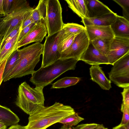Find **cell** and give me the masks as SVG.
<instances>
[{
    "mask_svg": "<svg viewBox=\"0 0 129 129\" xmlns=\"http://www.w3.org/2000/svg\"><path fill=\"white\" fill-rule=\"evenodd\" d=\"M7 127L4 123L0 122V129H6Z\"/></svg>",
    "mask_w": 129,
    "mask_h": 129,
    "instance_id": "cell-42",
    "label": "cell"
},
{
    "mask_svg": "<svg viewBox=\"0 0 129 129\" xmlns=\"http://www.w3.org/2000/svg\"><path fill=\"white\" fill-rule=\"evenodd\" d=\"M47 33V29L44 21L42 19L39 20L27 34L18 43V48L32 42H41Z\"/></svg>",
    "mask_w": 129,
    "mask_h": 129,
    "instance_id": "cell-11",
    "label": "cell"
},
{
    "mask_svg": "<svg viewBox=\"0 0 129 129\" xmlns=\"http://www.w3.org/2000/svg\"><path fill=\"white\" fill-rule=\"evenodd\" d=\"M121 111L123 114L121 121L120 124L124 125L129 122V107L122 103Z\"/></svg>",
    "mask_w": 129,
    "mask_h": 129,
    "instance_id": "cell-31",
    "label": "cell"
},
{
    "mask_svg": "<svg viewBox=\"0 0 129 129\" xmlns=\"http://www.w3.org/2000/svg\"><path fill=\"white\" fill-rule=\"evenodd\" d=\"M36 23L35 22H33L21 29L18 38V42L27 34Z\"/></svg>",
    "mask_w": 129,
    "mask_h": 129,
    "instance_id": "cell-34",
    "label": "cell"
},
{
    "mask_svg": "<svg viewBox=\"0 0 129 129\" xmlns=\"http://www.w3.org/2000/svg\"><path fill=\"white\" fill-rule=\"evenodd\" d=\"M43 88H32L26 82L19 86L15 103L29 115L44 106V97Z\"/></svg>",
    "mask_w": 129,
    "mask_h": 129,
    "instance_id": "cell-4",
    "label": "cell"
},
{
    "mask_svg": "<svg viewBox=\"0 0 129 129\" xmlns=\"http://www.w3.org/2000/svg\"><path fill=\"white\" fill-rule=\"evenodd\" d=\"M32 8L26 0H19L12 11L0 19L1 44L17 26L22 22L25 15Z\"/></svg>",
    "mask_w": 129,
    "mask_h": 129,
    "instance_id": "cell-5",
    "label": "cell"
},
{
    "mask_svg": "<svg viewBox=\"0 0 129 129\" xmlns=\"http://www.w3.org/2000/svg\"><path fill=\"white\" fill-rule=\"evenodd\" d=\"M89 70L91 79L102 89L109 90L111 88V81L106 77L99 65H92Z\"/></svg>",
    "mask_w": 129,
    "mask_h": 129,
    "instance_id": "cell-16",
    "label": "cell"
},
{
    "mask_svg": "<svg viewBox=\"0 0 129 129\" xmlns=\"http://www.w3.org/2000/svg\"><path fill=\"white\" fill-rule=\"evenodd\" d=\"M79 60L83 61L92 65L109 64L107 57L96 49L90 42L87 49L80 57Z\"/></svg>",
    "mask_w": 129,
    "mask_h": 129,
    "instance_id": "cell-12",
    "label": "cell"
},
{
    "mask_svg": "<svg viewBox=\"0 0 129 129\" xmlns=\"http://www.w3.org/2000/svg\"><path fill=\"white\" fill-rule=\"evenodd\" d=\"M46 13L45 25L48 33L50 36L59 32L62 29L63 23L62 9L58 0H45Z\"/></svg>",
    "mask_w": 129,
    "mask_h": 129,
    "instance_id": "cell-6",
    "label": "cell"
},
{
    "mask_svg": "<svg viewBox=\"0 0 129 129\" xmlns=\"http://www.w3.org/2000/svg\"><path fill=\"white\" fill-rule=\"evenodd\" d=\"M121 93L122 96V103L129 107V86L124 88Z\"/></svg>",
    "mask_w": 129,
    "mask_h": 129,
    "instance_id": "cell-33",
    "label": "cell"
},
{
    "mask_svg": "<svg viewBox=\"0 0 129 129\" xmlns=\"http://www.w3.org/2000/svg\"><path fill=\"white\" fill-rule=\"evenodd\" d=\"M3 0H0V13L4 15L3 8Z\"/></svg>",
    "mask_w": 129,
    "mask_h": 129,
    "instance_id": "cell-39",
    "label": "cell"
},
{
    "mask_svg": "<svg viewBox=\"0 0 129 129\" xmlns=\"http://www.w3.org/2000/svg\"><path fill=\"white\" fill-rule=\"evenodd\" d=\"M0 44H1V41H0Z\"/></svg>",
    "mask_w": 129,
    "mask_h": 129,
    "instance_id": "cell-46",
    "label": "cell"
},
{
    "mask_svg": "<svg viewBox=\"0 0 129 129\" xmlns=\"http://www.w3.org/2000/svg\"><path fill=\"white\" fill-rule=\"evenodd\" d=\"M8 129H25L24 126L17 124L11 126Z\"/></svg>",
    "mask_w": 129,
    "mask_h": 129,
    "instance_id": "cell-38",
    "label": "cell"
},
{
    "mask_svg": "<svg viewBox=\"0 0 129 129\" xmlns=\"http://www.w3.org/2000/svg\"><path fill=\"white\" fill-rule=\"evenodd\" d=\"M89 18L100 17L113 12L108 7L98 0H86Z\"/></svg>",
    "mask_w": 129,
    "mask_h": 129,
    "instance_id": "cell-15",
    "label": "cell"
},
{
    "mask_svg": "<svg viewBox=\"0 0 129 129\" xmlns=\"http://www.w3.org/2000/svg\"><path fill=\"white\" fill-rule=\"evenodd\" d=\"M43 46V44L37 42L19 49V61L3 80L5 82L12 78L31 74L35 71L34 68L40 60Z\"/></svg>",
    "mask_w": 129,
    "mask_h": 129,
    "instance_id": "cell-2",
    "label": "cell"
},
{
    "mask_svg": "<svg viewBox=\"0 0 129 129\" xmlns=\"http://www.w3.org/2000/svg\"><path fill=\"white\" fill-rule=\"evenodd\" d=\"M81 78L75 77H66L58 80L52 84L51 88H65L76 85L81 80Z\"/></svg>",
    "mask_w": 129,
    "mask_h": 129,
    "instance_id": "cell-24",
    "label": "cell"
},
{
    "mask_svg": "<svg viewBox=\"0 0 129 129\" xmlns=\"http://www.w3.org/2000/svg\"><path fill=\"white\" fill-rule=\"evenodd\" d=\"M108 74L110 80L118 87L129 86V52L114 63Z\"/></svg>",
    "mask_w": 129,
    "mask_h": 129,
    "instance_id": "cell-7",
    "label": "cell"
},
{
    "mask_svg": "<svg viewBox=\"0 0 129 129\" xmlns=\"http://www.w3.org/2000/svg\"><path fill=\"white\" fill-rule=\"evenodd\" d=\"M122 8L123 17L129 21V0H113Z\"/></svg>",
    "mask_w": 129,
    "mask_h": 129,
    "instance_id": "cell-27",
    "label": "cell"
},
{
    "mask_svg": "<svg viewBox=\"0 0 129 129\" xmlns=\"http://www.w3.org/2000/svg\"><path fill=\"white\" fill-rule=\"evenodd\" d=\"M8 58L0 62V85L3 81V76L5 66Z\"/></svg>",
    "mask_w": 129,
    "mask_h": 129,
    "instance_id": "cell-36",
    "label": "cell"
},
{
    "mask_svg": "<svg viewBox=\"0 0 129 129\" xmlns=\"http://www.w3.org/2000/svg\"><path fill=\"white\" fill-rule=\"evenodd\" d=\"M69 129H72L71 127H69Z\"/></svg>",
    "mask_w": 129,
    "mask_h": 129,
    "instance_id": "cell-45",
    "label": "cell"
},
{
    "mask_svg": "<svg viewBox=\"0 0 129 129\" xmlns=\"http://www.w3.org/2000/svg\"><path fill=\"white\" fill-rule=\"evenodd\" d=\"M79 60L70 58L59 59L44 67L35 71L31 75L30 81L36 87L43 88L56 78L69 70H75Z\"/></svg>",
    "mask_w": 129,
    "mask_h": 129,
    "instance_id": "cell-3",
    "label": "cell"
},
{
    "mask_svg": "<svg viewBox=\"0 0 129 129\" xmlns=\"http://www.w3.org/2000/svg\"><path fill=\"white\" fill-rule=\"evenodd\" d=\"M112 129H126L124 125L119 124L118 126L113 127Z\"/></svg>",
    "mask_w": 129,
    "mask_h": 129,
    "instance_id": "cell-40",
    "label": "cell"
},
{
    "mask_svg": "<svg viewBox=\"0 0 129 129\" xmlns=\"http://www.w3.org/2000/svg\"><path fill=\"white\" fill-rule=\"evenodd\" d=\"M21 29L15 36L6 43L0 51V62L6 58H8L13 52L18 49L17 44Z\"/></svg>",
    "mask_w": 129,
    "mask_h": 129,
    "instance_id": "cell-21",
    "label": "cell"
},
{
    "mask_svg": "<svg viewBox=\"0 0 129 129\" xmlns=\"http://www.w3.org/2000/svg\"><path fill=\"white\" fill-rule=\"evenodd\" d=\"M85 27L90 42L96 39H112L115 37L110 26L91 25Z\"/></svg>",
    "mask_w": 129,
    "mask_h": 129,
    "instance_id": "cell-13",
    "label": "cell"
},
{
    "mask_svg": "<svg viewBox=\"0 0 129 129\" xmlns=\"http://www.w3.org/2000/svg\"><path fill=\"white\" fill-rule=\"evenodd\" d=\"M15 2V0H3V8L4 16L13 10Z\"/></svg>",
    "mask_w": 129,
    "mask_h": 129,
    "instance_id": "cell-30",
    "label": "cell"
},
{
    "mask_svg": "<svg viewBox=\"0 0 129 129\" xmlns=\"http://www.w3.org/2000/svg\"><path fill=\"white\" fill-rule=\"evenodd\" d=\"M36 8L38 10L41 19L45 23L46 13V6L45 0H40Z\"/></svg>",
    "mask_w": 129,
    "mask_h": 129,
    "instance_id": "cell-29",
    "label": "cell"
},
{
    "mask_svg": "<svg viewBox=\"0 0 129 129\" xmlns=\"http://www.w3.org/2000/svg\"><path fill=\"white\" fill-rule=\"evenodd\" d=\"M129 52V38L114 37L106 56L109 63H114Z\"/></svg>",
    "mask_w": 129,
    "mask_h": 129,
    "instance_id": "cell-10",
    "label": "cell"
},
{
    "mask_svg": "<svg viewBox=\"0 0 129 129\" xmlns=\"http://www.w3.org/2000/svg\"><path fill=\"white\" fill-rule=\"evenodd\" d=\"M20 57L19 49L15 50L8 59L6 63L3 76V79L18 64Z\"/></svg>",
    "mask_w": 129,
    "mask_h": 129,
    "instance_id": "cell-22",
    "label": "cell"
},
{
    "mask_svg": "<svg viewBox=\"0 0 129 129\" xmlns=\"http://www.w3.org/2000/svg\"><path fill=\"white\" fill-rule=\"evenodd\" d=\"M113 39H98L90 42L99 52L106 56Z\"/></svg>",
    "mask_w": 129,
    "mask_h": 129,
    "instance_id": "cell-23",
    "label": "cell"
},
{
    "mask_svg": "<svg viewBox=\"0 0 129 129\" xmlns=\"http://www.w3.org/2000/svg\"><path fill=\"white\" fill-rule=\"evenodd\" d=\"M75 113L71 106L58 102L49 106H44L29 116L24 129H46Z\"/></svg>",
    "mask_w": 129,
    "mask_h": 129,
    "instance_id": "cell-1",
    "label": "cell"
},
{
    "mask_svg": "<svg viewBox=\"0 0 129 129\" xmlns=\"http://www.w3.org/2000/svg\"><path fill=\"white\" fill-rule=\"evenodd\" d=\"M117 15L113 12L99 17L82 19L81 22L85 26L91 25L110 26Z\"/></svg>",
    "mask_w": 129,
    "mask_h": 129,
    "instance_id": "cell-17",
    "label": "cell"
},
{
    "mask_svg": "<svg viewBox=\"0 0 129 129\" xmlns=\"http://www.w3.org/2000/svg\"><path fill=\"white\" fill-rule=\"evenodd\" d=\"M69 7L82 19L89 18L86 0H66Z\"/></svg>",
    "mask_w": 129,
    "mask_h": 129,
    "instance_id": "cell-19",
    "label": "cell"
},
{
    "mask_svg": "<svg viewBox=\"0 0 129 129\" xmlns=\"http://www.w3.org/2000/svg\"><path fill=\"white\" fill-rule=\"evenodd\" d=\"M90 41L85 29L76 35L70 46L61 53L60 59H79L88 48Z\"/></svg>",
    "mask_w": 129,
    "mask_h": 129,
    "instance_id": "cell-8",
    "label": "cell"
},
{
    "mask_svg": "<svg viewBox=\"0 0 129 129\" xmlns=\"http://www.w3.org/2000/svg\"><path fill=\"white\" fill-rule=\"evenodd\" d=\"M114 37L129 38V21L118 15L110 26Z\"/></svg>",
    "mask_w": 129,
    "mask_h": 129,
    "instance_id": "cell-14",
    "label": "cell"
},
{
    "mask_svg": "<svg viewBox=\"0 0 129 129\" xmlns=\"http://www.w3.org/2000/svg\"><path fill=\"white\" fill-rule=\"evenodd\" d=\"M69 127H68L63 125L62 126L61 128L60 129H69Z\"/></svg>",
    "mask_w": 129,
    "mask_h": 129,
    "instance_id": "cell-43",
    "label": "cell"
},
{
    "mask_svg": "<svg viewBox=\"0 0 129 129\" xmlns=\"http://www.w3.org/2000/svg\"><path fill=\"white\" fill-rule=\"evenodd\" d=\"M19 120L18 116L9 109L0 105V122L8 126L17 124Z\"/></svg>",
    "mask_w": 129,
    "mask_h": 129,
    "instance_id": "cell-20",
    "label": "cell"
},
{
    "mask_svg": "<svg viewBox=\"0 0 129 129\" xmlns=\"http://www.w3.org/2000/svg\"><path fill=\"white\" fill-rule=\"evenodd\" d=\"M76 35L70 33H66L62 29L58 33L57 45L58 50L61 54L67 49L73 43Z\"/></svg>",
    "mask_w": 129,
    "mask_h": 129,
    "instance_id": "cell-18",
    "label": "cell"
},
{
    "mask_svg": "<svg viewBox=\"0 0 129 129\" xmlns=\"http://www.w3.org/2000/svg\"><path fill=\"white\" fill-rule=\"evenodd\" d=\"M22 22L17 26L7 37L0 45V51L6 43L15 36L21 29Z\"/></svg>",
    "mask_w": 129,
    "mask_h": 129,
    "instance_id": "cell-28",
    "label": "cell"
},
{
    "mask_svg": "<svg viewBox=\"0 0 129 129\" xmlns=\"http://www.w3.org/2000/svg\"><path fill=\"white\" fill-rule=\"evenodd\" d=\"M33 9V8L28 11L24 16L22 22L21 29L31 23L34 22L32 16V13Z\"/></svg>",
    "mask_w": 129,
    "mask_h": 129,
    "instance_id": "cell-32",
    "label": "cell"
},
{
    "mask_svg": "<svg viewBox=\"0 0 129 129\" xmlns=\"http://www.w3.org/2000/svg\"><path fill=\"white\" fill-rule=\"evenodd\" d=\"M93 129H108L105 127L102 124H98L97 126Z\"/></svg>",
    "mask_w": 129,
    "mask_h": 129,
    "instance_id": "cell-41",
    "label": "cell"
},
{
    "mask_svg": "<svg viewBox=\"0 0 129 129\" xmlns=\"http://www.w3.org/2000/svg\"><path fill=\"white\" fill-rule=\"evenodd\" d=\"M58 33L46 37L43 44L41 67H45L60 59L61 54L58 50L57 43Z\"/></svg>",
    "mask_w": 129,
    "mask_h": 129,
    "instance_id": "cell-9",
    "label": "cell"
},
{
    "mask_svg": "<svg viewBox=\"0 0 129 129\" xmlns=\"http://www.w3.org/2000/svg\"><path fill=\"white\" fill-rule=\"evenodd\" d=\"M98 125V124L95 123L81 124L75 127H73L72 129H93Z\"/></svg>",
    "mask_w": 129,
    "mask_h": 129,
    "instance_id": "cell-35",
    "label": "cell"
},
{
    "mask_svg": "<svg viewBox=\"0 0 129 129\" xmlns=\"http://www.w3.org/2000/svg\"><path fill=\"white\" fill-rule=\"evenodd\" d=\"M62 29L65 33H70L76 35L85 29V26L74 23L64 24Z\"/></svg>",
    "mask_w": 129,
    "mask_h": 129,
    "instance_id": "cell-26",
    "label": "cell"
},
{
    "mask_svg": "<svg viewBox=\"0 0 129 129\" xmlns=\"http://www.w3.org/2000/svg\"><path fill=\"white\" fill-rule=\"evenodd\" d=\"M4 15L0 13V19H1L2 17L4 16Z\"/></svg>",
    "mask_w": 129,
    "mask_h": 129,
    "instance_id": "cell-44",
    "label": "cell"
},
{
    "mask_svg": "<svg viewBox=\"0 0 129 129\" xmlns=\"http://www.w3.org/2000/svg\"><path fill=\"white\" fill-rule=\"evenodd\" d=\"M84 120V118L79 116L77 113L75 112L61 120L58 123H62L68 127H71Z\"/></svg>",
    "mask_w": 129,
    "mask_h": 129,
    "instance_id": "cell-25",
    "label": "cell"
},
{
    "mask_svg": "<svg viewBox=\"0 0 129 129\" xmlns=\"http://www.w3.org/2000/svg\"><path fill=\"white\" fill-rule=\"evenodd\" d=\"M32 16L34 22L36 23L39 20L41 19L38 10L36 8L33 10L32 13Z\"/></svg>",
    "mask_w": 129,
    "mask_h": 129,
    "instance_id": "cell-37",
    "label": "cell"
}]
</instances>
